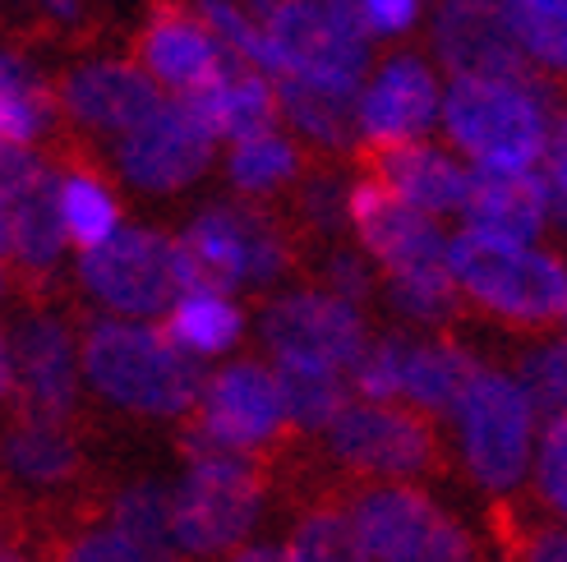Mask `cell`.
I'll return each mask as SVG.
<instances>
[{
    "mask_svg": "<svg viewBox=\"0 0 567 562\" xmlns=\"http://www.w3.org/2000/svg\"><path fill=\"white\" fill-rule=\"evenodd\" d=\"M83 378L97 402L134 419H189L204 397V370L181 355L157 323L89 319L83 323Z\"/></svg>",
    "mask_w": 567,
    "mask_h": 562,
    "instance_id": "cell-1",
    "label": "cell"
},
{
    "mask_svg": "<svg viewBox=\"0 0 567 562\" xmlns=\"http://www.w3.org/2000/svg\"><path fill=\"white\" fill-rule=\"evenodd\" d=\"M447 272L471 309L517 336H540L567 319V263L549 249L466 227L447 244Z\"/></svg>",
    "mask_w": 567,
    "mask_h": 562,
    "instance_id": "cell-2",
    "label": "cell"
},
{
    "mask_svg": "<svg viewBox=\"0 0 567 562\" xmlns=\"http://www.w3.org/2000/svg\"><path fill=\"white\" fill-rule=\"evenodd\" d=\"M185 475L176 480V535L189 562H217L249 544L268 502V466L264 457H245L217 447L185 425Z\"/></svg>",
    "mask_w": 567,
    "mask_h": 562,
    "instance_id": "cell-3",
    "label": "cell"
},
{
    "mask_svg": "<svg viewBox=\"0 0 567 562\" xmlns=\"http://www.w3.org/2000/svg\"><path fill=\"white\" fill-rule=\"evenodd\" d=\"M558 79L540 89L507 79H452L443 93L447 144L489 171H535L549 153V125L563 106Z\"/></svg>",
    "mask_w": 567,
    "mask_h": 562,
    "instance_id": "cell-4",
    "label": "cell"
},
{
    "mask_svg": "<svg viewBox=\"0 0 567 562\" xmlns=\"http://www.w3.org/2000/svg\"><path fill=\"white\" fill-rule=\"evenodd\" d=\"M181 244L194 263L198 287H217L236 295V291H268L287 272H296L305 236L277 204L236 199V204L198 208L185 221Z\"/></svg>",
    "mask_w": 567,
    "mask_h": 562,
    "instance_id": "cell-5",
    "label": "cell"
},
{
    "mask_svg": "<svg viewBox=\"0 0 567 562\" xmlns=\"http://www.w3.org/2000/svg\"><path fill=\"white\" fill-rule=\"evenodd\" d=\"M328 461L351 485H420L447 470L439 419L406 402L355 397L323 434Z\"/></svg>",
    "mask_w": 567,
    "mask_h": 562,
    "instance_id": "cell-6",
    "label": "cell"
},
{
    "mask_svg": "<svg viewBox=\"0 0 567 562\" xmlns=\"http://www.w3.org/2000/svg\"><path fill=\"white\" fill-rule=\"evenodd\" d=\"M79 291L89 295L111 319L157 323L176 309L185 291L198 287L194 263L181 236L153 227H121L106 244L79 254Z\"/></svg>",
    "mask_w": 567,
    "mask_h": 562,
    "instance_id": "cell-7",
    "label": "cell"
},
{
    "mask_svg": "<svg viewBox=\"0 0 567 562\" xmlns=\"http://www.w3.org/2000/svg\"><path fill=\"white\" fill-rule=\"evenodd\" d=\"M535 415L540 406L517 374L480 364L462 406L452 410L462 470L475 489H485L489 498H507L522 489L535 457Z\"/></svg>",
    "mask_w": 567,
    "mask_h": 562,
    "instance_id": "cell-8",
    "label": "cell"
},
{
    "mask_svg": "<svg viewBox=\"0 0 567 562\" xmlns=\"http://www.w3.org/2000/svg\"><path fill=\"white\" fill-rule=\"evenodd\" d=\"M347 508L370 562H480L466 521L420 485H355Z\"/></svg>",
    "mask_w": 567,
    "mask_h": 562,
    "instance_id": "cell-9",
    "label": "cell"
},
{
    "mask_svg": "<svg viewBox=\"0 0 567 562\" xmlns=\"http://www.w3.org/2000/svg\"><path fill=\"white\" fill-rule=\"evenodd\" d=\"M272 42V79H315L332 89H364L370 28L360 0H291L264 19Z\"/></svg>",
    "mask_w": 567,
    "mask_h": 562,
    "instance_id": "cell-10",
    "label": "cell"
},
{
    "mask_svg": "<svg viewBox=\"0 0 567 562\" xmlns=\"http://www.w3.org/2000/svg\"><path fill=\"white\" fill-rule=\"evenodd\" d=\"M259 342L272 364H319V370L355 374L374 336L360 304L323 287H296L259 309Z\"/></svg>",
    "mask_w": 567,
    "mask_h": 562,
    "instance_id": "cell-11",
    "label": "cell"
},
{
    "mask_svg": "<svg viewBox=\"0 0 567 562\" xmlns=\"http://www.w3.org/2000/svg\"><path fill=\"white\" fill-rule=\"evenodd\" d=\"M217 447H231L245 457H277L281 443H287L291 415H287V397H281L277 370L264 360H231L213 370L204 378V397L198 410L185 419Z\"/></svg>",
    "mask_w": 567,
    "mask_h": 562,
    "instance_id": "cell-12",
    "label": "cell"
},
{
    "mask_svg": "<svg viewBox=\"0 0 567 562\" xmlns=\"http://www.w3.org/2000/svg\"><path fill=\"white\" fill-rule=\"evenodd\" d=\"M14 342V410L42 419H70L79 425L83 410V336L51 304L23 309L10 327Z\"/></svg>",
    "mask_w": 567,
    "mask_h": 562,
    "instance_id": "cell-13",
    "label": "cell"
},
{
    "mask_svg": "<svg viewBox=\"0 0 567 562\" xmlns=\"http://www.w3.org/2000/svg\"><path fill=\"white\" fill-rule=\"evenodd\" d=\"M134 61L172 97H198L236 65H245L226 51V42L198 14L194 0H153L144 28L134 38Z\"/></svg>",
    "mask_w": 567,
    "mask_h": 562,
    "instance_id": "cell-14",
    "label": "cell"
},
{
    "mask_svg": "<svg viewBox=\"0 0 567 562\" xmlns=\"http://www.w3.org/2000/svg\"><path fill=\"white\" fill-rule=\"evenodd\" d=\"M217 144L189 97H166L144 125L116 138V171L144 194H181L213 166Z\"/></svg>",
    "mask_w": 567,
    "mask_h": 562,
    "instance_id": "cell-15",
    "label": "cell"
},
{
    "mask_svg": "<svg viewBox=\"0 0 567 562\" xmlns=\"http://www.w3.org/2000/svg\"><path fill=\"white\" fill-rule=\"evenodd\" d=\"M351 236L364 254L374 259L383 277H420V272H443L447 268V236L439 227V217L411 208L406 199H396L388 185L374 176L351 180Z\"/></svg>",
    "mask_w": 567,
    "mask_h": 562,
    "instance_id": "cell-16",
    "label": "cell"
},
{
    "mask_svg": "<svg viewBox=\"0 0 567 562\" xmlns=\"http://www.w3.org/2000/svg\"><path fill=\"white\" fill-rule=\"evenodd\" d=\"M430 42L452 79H507L526 83V89H540L545 79H554L522 51L503 14V0H439Z\"/></svg>",
    "mask_w": 567,
    "mask_h": 562,
    "instance_id": "cell-17",
    "label": "cell"
},
{
    "mask_svg": "<svg viewBox=\"0 0 567 562\" xmlns=\"http://www.w3.org/2000/svg\"><path fill=\"white\" fill-rule=\"evenodd\" d=\"M55 97H61V121L74 134L97 138H125L166 102L157 83L138 70L134 55L130 61H89L65 70L61 83H55Z\"/></svg>",
    "mask_w": 567,
    "mask_h": 562,
    "instance_id": "cell-18",
    "label": "cell"
},
{
    "mask_svg": "<svg viewBox=\"0 0 567 562\" xmlns=\"http://www.w3.org/2000/svg\"><path fill=\"white\" fill-rule=\"evenodd\" d=\"M0 475L28 498H70L83 489L89 452L70 419H42L10 406L0 419Z\"/></svg>",
    "mask_w": 567,
    "mask_h": 562,
    "instance_id": "cell-19",
    "label": "cell"
},
{
    "mask_svg": "<svg viewBox=\"0 0 567 562\" xmlns=\"http://www.w3.org/2000/svg\"><path fill=\"white\" fill-rule=\"evenodd\" d=\"M443 116L434 65L415 51H396L360 89V144H411Z\"/></svg>",
    "mask_w": 567,
    "mask_h": 562,
    "instance_id": "cell-20",
    "label": "cell"
},
{
    "mask_svg": "<svg viewBox=\"0 0 567 562\" xmlns=\"http://www.w3.org/2000/svg\"><path fill=\"white\" fill-rule=\"evenodd\" d=\"M351 162L360 166V176H374L396 199H406L411 208L430 217L466 212L471 171L447 148H434L430 138H411V144H360Z\"/></svg>",
    "mask_w": 567,
    "mask_h": 562,
    "instance_id": "cell-21",
    "label": "cell"
},
{
    "mask_svg": "<svg viewBox=\"0 0 567 562\" xmlns=\"http://www.w3.org/2000/svg\"><path fill=\"white\" fill-rule=\"evenodd\" d=\"M462 217H466V227H475V231L535 244V236H545V227H549L545 176H535V171H489V166H475Z\"/></svg>",
    "mask_w": 567,
    "mask_h": 562,
    "instance_id": "cell-22",
    "label": "cell"
},
{
    "mask_svg": "<svg viewBox=\"0 0 567 562\" xmlns=\"http://www.w3.org/2000/svg\"><path fill=\"white\" fill-rule=\"evenodd\" d=\"M281 121L315 157H355L360 148V93L315 79H277Z\"/></svg>",
    "mask_w": 567,
    "mask_h": 562,
    "instance_id": "cell-23",
    "label": "cell"
},
{
    "mask_svg": "<svg viewBox=\"0 0 567 562\" xmlns=\"http://www.w3.org/2000/svg\"><path fill=\"white\" fill-rule=\"evenodd\" d=\"M480 374V360L447 332H420L406 342L402 360V402L424 410L430 419H452L462 406L471 378Z\"/></svg>",
    "mask_w": 567,
    "mask_h": 562,
    "instance_id": "cell-24",
    "label": "cell"
},
{
    "mask_svg": "<svg viewBox=\"0 0 567 562\" xmlns=\"http://www.w3.org/2000/svg\"><path fill=\"white\" fill-rule=\"evenodd\" d=\"M70 249L65 217H61V189H55V166L51 176L38 180L14 208V281L19 291L42 295L55 277H61V259Z\"/></svg>",
    "mask_w": 567,
    "mask_h": 562,
    "instance_id": "cell-25",
    "label": "cell"
},
{
    "mask_svg": "<svg viewBox=\"0 0 567 562\" xmlns=\"http://www.w3.org/2000/svg\"><path fill=\"white\" fill-rule=\"evenodd\" d=\"M55 189H61V217H65V236L79 254L106 244L121 231V199L97 171V162H89L83 148L61 144L55 148Z\"/></svg>",
    "mask_w": 567,
    "mask_h": 562,
    "instance_id": "cell-26",
    "label": "cell"
},
{
    "mask_svg": "<svg viewBox=\"0 0 567 562\" xmlns=\"http://www.w3.org/2000/svg\"><path fill=\"white\" fill-rule=\"evenodd\" d=\"M309 166H315V153H309L300 138L268 129V134H254V138L231 144V153H226V180H231V189L240 199L281 204L305 180Z\"/></svg>",
    "mask_w": 567,
    "mask_h": 562,
    "instance_id": "cell-27",
    "label": "cell"
},
{
    "mask_svg": "<svg viewBox=\"0 0 567 562\" xmlns=\"http://www.w3.org/2000/svg\"><path fill=\"white\" fill-rule=\"evenodd\" d=\"M106 525L148 562H189L176 535V498L162 480H130L106 498Z\"/></svg>",
    "mask_w": 567,
    "mask_h": 562,
    "instance_id": "cell-28",
    "label": "cell"
},
{
    "mask_svg": "<svg viewBox=\"0 0 567 562\" xmlns=\"http://www.w3.org/2000/svg\"><path fill=\"white\" fill-rule=\"evenodd\" d=\"M189 102L204 111V121L213 125L217 138H226V144H240V138L268 134L281 121L277 79L264 74V70H254V65H236L221 83H213L208 93H198Z\"/></svg>",
    "mask_w": 567,
    "mask_h": 562,
    "instance_id": "cell-29",
    "label": "cell"
},
{
    "mask_svg": "<svg viewBox=\"0 0 567 562\" xmlns=\"http://www.w3.org/2000/svg\"><path fill=\"white\" fill-rule=\"evenodd\" d=\"M162 332L172 336V346L189 360H217L240 346L245 336V309L236 295L217 287H194L176 300V309L162 319Z\"/></svg>",
    "mask_w": 567,
    "mask_h": 562,
    "instance_id": "cell-30",
    "label": "cell"
},
{
    "mask_svg": "<svg viewBox=\"0 0 567 562\" xmlns=\"http://www.w3.org/2000/svg\"><path fill=\"white\" fill-rule=\"evenodd\" d=\"M61 125V97L19 55L0 51V144L33 148Z\"/></svg>",
    "mask_w": 567,
    "mask_h": 562,
    "instance_id": "cell-31",
    "label": "cell"
},
{
    "mask_svg": "<svg viewBox=\"0 0 567 562\" xmlns=\"http://www.w3.org/2000/svg\"><path fill=\"white\" fill-rule=\"evenodd\" d=\"M272 370L281 383V397H287L291 429L305 438H323L332 419L355 402L347 374L337 370H319V364H272Z\"/></svg>",
    "mask_w": 567,
    "mask_h": 562,
    "instance_id": "cell-32",
    "label": "cell"
},
{
    "mask_svg": "<svg viewBox=\"0 0 567 562\" xmlns=\"http://www.w3.org/2000/svg\"><path fill=\"white\" fill-rule=\"evenodd\" d=\"M489 530L498 562H567V525L545 517V508H526L513 493L494 498Z\"/></svg>",
    "mask_w": 567,
    "mask_h": 562,
    "instance_id": "cell-33",
    "label": "cell"
},
{
    "mask_svg": "<svg viewBox=\"0 0 567 562\" xmlns=\"http://www.w3.org/2000/svg\"><path fill=\"white\" fill-rule=\"evenodd\" d=\"M281 553H287V562H370L360 549L351 508L347 502H332V498L309 502L296 517Z\"/></svg>",
    "mask_w": 567,
    "mask_h": 562,
    "instance_id": "cell-34",
    "label": "cell"
},
{
    "mask_svg": "<svg viewBox=\"0 0 567 562\" xmlns=\"http://www.w3.org/2000/svg\"><path fill=\"white\" fill-rule=\"evenodd\" d=\"M383 304L392 309L402 323L420 332H443L457 323L462 314V291L452 272H420V277H383Z\"/></svg>",
    "mask_w": 567,
    "mask_h": 562,
    "instance_id": "cell-35",
    "label": "cell"
},
{
    "mask_svg": "<svg viewBox=\"0 0 567 562\" xmlns=\"http://www.w3.org/2000/svg\"><path fill=\"white\" fill-rule=\"evenodd\" d=\"M503 14L530 61L554 79H567V14L535 6V0H503Z\"/></svg>",
    "mask_w": 567,
    "mask_h": 562,
    "instance_id": "cell-36",
    "label": "cell"
},
{
    "mask_svg": "<svg viewBox=\"0 0 567 562\" xmlns=\"http://www.w3.org/2000/svg\"><path fill=\"white\" fill-rule=\"evenodd\" d=\"M319 281L315 287H323V291H332V295H342V300H351V304H370L374 295H383V272L374 268V259L364 254L360 244H323V254H319V272H315Z\"/></svg>",
    "mask_w": 567,
    "mask_h": 562,
    "instance_id": "cell-37",
    "label": "cell"
},
{
    "mask_svg": "<svg viewBox=\"0 0 567 562\" xmlns=\"http://www.w3.org/2000/svg\"><path fill=\"white\" fill-rule=\"evenodd\" d=\"M535 502L549 517L567 521V410L549 415L540 447H535Z\"/></svg>",
    "mask_w": 567,
    "mask_h": 562,
    "instance_id": "cell-38",
    "label": "cell"
},
{
    "mask_svg": "<svg viewBox=\"0 0 567 562\" xmlns=\"http://www.w3.org/2000/svg\"><path fill=\"white\" fill-rule=\"evenodd\" d=\"M517 378L530 387V397L540 410L563 415L567 410V336L563 342H540L522 355Z\"/></svg>",
    "mask_w": 567,
    "mask_h": 562,
    "instance_id": "cell-39",
    "label": "cell"
},
{
    "mask_svg": "<svg viewBox=\"0 0 567 562\" xmlns=\"http://www.w3.org/2000/svg\"><path fill=\"white\" fill-rule=\"evenodd\" d=\"M51 562H148L134 544H125L116 530L106 521L102 525H83V530H70V540L55 544V558Z\"/></svg>",
    "mask_w": 567,
    "mask_h": 562,
    "instance_id": "cell-40",
    "label": "cell"
},
{
    "mask_svg": "<svg viewBox=\"0 0 567 562\" xmlns=\"http://www.w3.org/2000/svg\"><path fill=\"white\" fill-rule=\"evenodd\" d=\"M370 38H402L420 19V0H360Z\"/></svg>",
    "mask_w": 567,
    "mask_h": 562,
    "instance_id": "cell-41",
    "label": "cell"
},
{
    "mask_svg": "<svg viewBox=\"0 0 567 562\" xmlns=\"http://www.w3.org/2000/svg\"><path fill=\"white\" fill-rule=\"evenodd\" d=\"M545 194H549V221H558V231L567 236V166L563 162H540Z\"/></svg>",
    "mask_w": 567,
    "mask_h": 562,
    "instance_id": "cell-42",
    "label": "cell"
},
{
    "mask_svg": "<svg viewBox=\"0 0 567 562\" xmlns=\"http://www.w3.org/2000/svg\"><path fill=\"white\" fill-rule=\"evenodd\" d=\"M0 406H14V342L6 323H0Z\"/></svg>",
    "mask_w": 567,
    "mask_h": 562,
    "instance_id": "cell-43",
    "label": "cell"
},
{
    "mask_svg": "<svg viewBox=\"0 0 567 562\" xmlns=\"http://www.w3.org/2000/svg\"><path fill=\"white\" fill-rule=\"evenodd\" d=\"M221 562H287V553H281L277 544H240L236 553H226Z\"/></svg>",
    "mask_w": 567,
    "mask_h": 562,
    "instance_id": "cell-44",
    "label": "cell"
},
{
    "mask_svg": "<svg viewBox=\"0 0 567 562\" xmlns=\"http://www.w3.org/2000/svg\"><path fill=\"white\" fill-rule=\"evenodd\" d=\"M281 6H291V0H245V10H249L254 19H272Z\"/></svg>",
    "mask_w": 567,
    "mask_h": 562,
    "instance_id": "cell-45",
    "label": "cell"
},
{
    "mask_svg": "<svg viewBox=\"0 0 567 562\" xmlns=\"http://www.w3.org/2000/svg\"><path fill=\"white\" fill-rule=\"evenodd\" d=\"M0 562H38V558L28 553L19 540H6V544H0Z\"/></svg>",
    "mask_w": 567,
    "mask_h": 562,
    "instance_id": "cell-46",
    "label": "cell"
},
{
    "mask_svg": "<svg viewBox=\"0 0 567 562\" xmlns=\"http://www.w3.org/2000/svg\"><path fill=\"white\" fill-rule=\"evenodd\" d=\"M14 287H19V281H14V268H6V263H0V300H6Z\"/></svg>",
    "mask_w": 567,
    "mask_h": 562,
    "instance_id": "cell-47",
    "label": "cell"
},
{
    "mask_svg": "<svg viewBox=\"0 0 567 562\" xmlns=\"http://www.w3.org/2000/svg\"><path fill=\"white\" fill-rule=\"evenodd\" d=\"M14 540V530H10V512H6V502H0V544Z\"/></svg>",
    "mask_w": 567,
    "mask_h": 562,
    "instance_id": "cell-48",
    "label": "cell"
},
{
    "mask_svg": "<svg viewBox=\"0 0 567 562\" xmlns=\"http://www.w3.org/2000/svg\"><path fill=\"white\" fill-rule=\"evenodd\" d=\"M535 6H545V10H558V14H567V0H535Z\"/></svg>",
    "mask_w": 567,
    "mask_h": 562,
    "instance_id": "cell-49",
    "label": "cell"
},
{
    "mask_svg": "<svg viewBox=\"0 0 567 562\" xmlns=\"http://www.w3.org/2000/svg\"><path fill=\"white\" fill-rule=\"evenodd\" d=\"M563 332H567V319H563Z\"/></svg>",
    "mask_w": 567,
    "mask_h": 562,
    "instance_id": "cell-50",
    "label": "cell"
}]
</instances>
